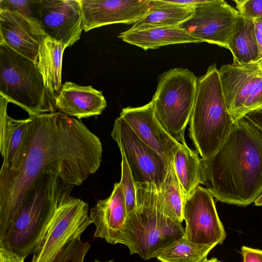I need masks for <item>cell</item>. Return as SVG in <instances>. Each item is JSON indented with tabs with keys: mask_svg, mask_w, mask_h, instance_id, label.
Returning <instances> with one entry per match:
<instances>
[{
	"mask_svg": "<svg viewBox=\"0 0 262 262\" xmlns=\"http://www.w3.org/2000/svg\"><path fill=\"white\" fill-rule=\"evenodd\" d=\"M26 156L14 170L0 171V239L34 186L45 175L58 176L74 187L100 167L99 138L81 121L59 112L29 116Z\"/></svg>",
	"mask_w": 262,
	"mask_h": 262,
	"instance_id": "6da1fadb",
	"label": "cell"
},
{
	"mask_svg": "<svg viewBox=\"0 0 262 262\" xmlns=\"http://www.w3.org/2000/svg\"><path fill=\"white\" fill-rule=\"evenodd\" d=\"M201 163L203 185L219 201L247 206L262 193V135L245 118Z\"/></svg>",
	"mask_w": 262,
	"mask_h": 262,
	"instance_id": "7a4b0ae2",
	"label": "cell"
},
{
	"mask_svg": "<svg viewBox=\"0 0 262 262\" xmlns=\"http://www.w3.org/2000/svg\"><path fill=\"white\" fill-rule=\"evenodd\" d=\"M136 209L126 216L119 243L131 255L145 260L157 257L184 236L182 223L164 215L159 208L158 190L153 183H136Z\"/></svg>",
	"mask_w": 262,
	"mask_h": 262,
	"instance_id": "3957f363",
	"label": "cell"
},
{
	"mask_svg": "<svg viewBox=\"0 0 262 262\" xmlns=\"http://www.w3.org/2000/svg\"><path fill=\"white\" fill-rule=\"evenodd\" d=\"M189 136L202 159L213 155L229 135L233 121L227 108L216 63L198 78Z\"/></svg>",
	"mask_w": 262,
	"mask_h": 262,
	"instance_id": "277c9868",
	"label": "cell"
},
{
	"mask_svg": "<svg viewBox=\"0 0 262 262\" xmlns=\"http://www.w3.org/2000/svg\"><path fill=\"white\" fill-rule=\"evenodd\" d=\"M74 187L57 175L43 177L32 189L0 246L26 258L31 253L43 229L63 194Z\"/></svg>",
	"mask_w": 262,
	"mask_h": 262,
	"instance_id": "5b68a950",
	"label": "cell"
},
{
	"mask_svg": "<svg viewBox=\"0 0 262 262\" xmlns=\"http://www.w3.org/2000/svg\"><path fill=\"white\" fill-rule=\"evenodd\" d=\"M0 96L29 116L57 112L37 64L5 45H0Z\"/></svg>",
	"mask_w": 262,
	"mask_h": 262,
	"instance_id": "8992f818",
	"label": "cell"
},
{
	"mask_svg": "<svg viewBox=\"0 0 262 262\" xmlns=\"http://www.w3.org/2000/svg\"><path fill=\"white\" fill-rule=\"evenodd\" d=\"M197 80L196 76L188 69H170L159 77L151 100L160 125L183 144H186L184 133L194 103Z\"/></svg>",
	"mask_w": 262,
	"mask_h": 262,
	"instance_id": "52a82bcc",
	"label": "cell"
},
{
	"mask_svg": "<svg viewBox=\"0 0 262 262\" xmlns=\"http://www.w3.org/2000/svg\"><path fill=\"white\" fill-rule=\"evenodd\" d=\"M65 192L46 224L33 252L31 262H52L62 248L80 238L93 222L88 204Z\"/></svg>",
	"mask_w": 262,
	"mask_h": 262,
	"instance_id": "ba28073f",
	"label": "cell"
},
{
	"mask_svg": "<svg viewBox=\"0 0 262 262\" xmlns=\"http://www.w3.org/2000/svg\"><path fill=\"white\" fill-rule=\"evenodd\" d=\"M219 70L227 111L233 122L262 109V73L256 63H232Z\"/></svg>",
	"mask_w": 262,
	"mask_h": 262,
	"instance_id": "9c48e42d",
	"label": "cell"
},
{
	"mask_svg": "<svg viewBox=\"0 0 262 262\" xmlns=\"http://www.w3.org/2000/svg\"><path fill=\"white\" fill-rule=\"evenodd\" d=\"M111 136L124 155L135 183H153L159 191L169 162L143 142L120 116L115 120Z\"/></svg>",
	"mask_w": 262,
	"mask_h": 262,
	"instance_id": "30bf717a",
	"label": "cell"
},
{
	"mask_svg": "<svg viewBox=\"0 0 262 262\" xmlns=\"http://www.w3.org/2000/svg\"><path fill=\"white\" fill-rule=\"evenodd\" d=\"M239 13L224 0H207L179 27L193 37L228 49Z\"/></svg>",
	"mask_w": 262,
	"mask_h": 262,
	"instance_id": "8fae6325",
	"label": "cell"
},
{
	"mask_svg": "<svg viewBox=\"0 0 262 262\" xmlns=\"http://www.w3.org/2000/svg\"><path fill=\"white\" fill-rule=\"evenodd\" d=\"M213 198L206 188L199 185L185 200L184 236L188 241L215 247L225 240L226 232Z\"/></svg>",
	"mask_w": 262,
	"mask_h": 262,
	"instance_id": "7c38bea8",
	"label": "cell"
},
{
	"mask_svg": "<svg viewBox=\"0 0 262 262\" xmlns=\"http://www.w3.org/2000/svg\"><path fill=\"white\" fill-rule=\"evenodd\" d=\"M36 20L47 36L70 47L83 30L80 0H39Z\"/></svg>",
	"mask_w": 262,
	"mask_h": 262,
	"instance_id": "4fadbf2b",
	"label": "cell"
},
{
	"mask_svg": "<svg viewBox=\"0 0 262 262\" xmlns=\"http://www.w3.org/2000/svg\"><path fill=\"white\" fill-rule=\"evenodd\" d=\"M85 32L114 24H135L149 11V0H80Z\"/></svg>",
	"mask_w": 262,
	"mask_h": 262,
	"instance_id": "5bb4252c",
	"label": "cell"
},
{
	"mask_svg": "<svg viewBox=\"0 0 262 262\" xmlns=\"http://www.w3.org/2000/svg\"><path fill=\"white\" fill-rule=\"evenodd\" d=\"M46 36L35 19L16 12L0 10V45L36 63L39 47Z\"/></svg>",
	"mask_w": 262,
	"mask_h": 262,
	"instance_id": "9a60e30c",
	"label": "cell"
},
{
	"mask_svg": "<svg viewBox=\"0 0 262 262\" xmlns=\"http://www.w3.org/2000/svg\"><path fill=\"white\" fill-rule=\"evenodd\" d=\"M120 116L146 145L169 162L181 144L170 136L157 119L151 101L140 107H127Z\"/></svg>",
	"mask_w": 262,
	"mask_h": 262,
	"instance_id": "2e32d148",
	"label": "cell"
},
{
	"mask_svg": "<svg viewBox=\"0 0 262 262\" xmlns=\"http://www.w3.org/2000/svg\"><path fill=\"white\" fill-rule=\"evenodd\" d=\"M0 151L3 159L1 169H17L26 156L29 141L28 118L17 120L7 111L9 103L0 96Z\"/></svg>",
	"mask_w": 262,
	"mask_h": 262,
	"instance_id": "e0dca14e",
	"label": "cell"
},
{
	"mask_svg": "<svg viewBox=\"0 0 262 262\" xmlns=\"http://www.w3.org/2000/svg\"><path fill=\"white\" fill-rule=\"evenodd\" d=\"M90 216L96 228L95 237L104 239L112 245L119 244L126 218L125 198L120 183L114 184L110 196L99 200L90 209Z\"/></svg>",
	"mask_w": 262,
	"mask_h": 262,
	"instance_id": "ac0fdd59",
	"label": "cell"
},
{
	"mask_svg": "<svg viewBox=\"0 0 262 262\" xmlns=\"http://www.w3.org/2000/svg\"><path fill=\"white\" fill-rule=\"evenodd\" d=\"M55 105L58 112L81 119L100 115L107 104L101 91L67 81L56 97Z\"/></svg>",
	"mask_w": 262,
	"mask_h": 262,
	"instance_id": "d6986e66",
	"label": "cell"
},
{
	"mask_svg": "<svg viewBox=\"0 0 262 262\" xmlns=\"http://www.w3.org/2000/svg\"><path fill=\"white\" fill-rule=\"evenodd\" d=\"M118 37L144 50L174 44L201 42L179 26L141 30H128L121 33Z\"/></svg>",
	"mask_w": 262,
	"mask_h": 262,
	"instance_id": "ffe728a7",
	"label": "cell"
},
{
	"mask_svg": "<svg viewBox=\"0 0 262 262\" xmlns=\"http://www.w3.org/2000/svg\"><path fill=\"white\" fill-rule=\"evenodd\" d=\"M150 8L129 30L179 26L193 13L195 7L177 5L167 0H149Z\"/></svg>",
	"mask_w": 262,
	"mask_h": 262,
	"instance_id": "44dd1931",
	"label": "cell"
},
{
	"mask_svg": "<svg viewBox=\"0 0 262 262\" xmlns=\"http://www.w3.org/2000/svg\"><path fill=\"white\" fill-rule=\"evenodd\" d=\"M66 48L61 43L46 36L39 49L36 64L46 88L55 99L62 86V60Z\"/></svg>",
	"mask_w": 262,
	"mask_h": 262,
	"instance_id": "7402d4cb",
	"label": "cell"
},
{
	"mask_svg": "<svg viewBox=\"0 0 262 262\" xmlns=\"http://www.w3.org/2000/svg\"><path fill=\"white\" fill-rule=\"evenodd\" d=\"M228 49L232 53L235 64H249L257 61L258 49L253 20L239 14Z\"/></svg>",
	"mask_w": 262,
	"mask_h": 262,
	"instance_id": "603a6c76",
	"label": "cell"
},
{
	"mask_svg": "<svg viewBox=\"0 0 262 262\" xmlns=\"http://www.w3.org/2000/svg\"><path fill=\"white\" fill-rule=\"evenodd\" d=\"M173 164L185 201L203 184L201 159L197 152L181 143L174 152Z\"/></svg>",
	"mask_w": 262,
	"mask_h": 262,
	"instance_id": "cb8c5ba5",
	"label": "cell"
},
{
	"mask_svg": "<svg viewBox=\"0 0 262 262\" xmlns=\"http://www.w3.org/2000/svg\"><path fill=\"white\" fill-rule=\"evenodd\" d=\"M158 193L161 211L166 216L182 223L184 199L174 170L173 159L169 163L167 175Z\"/></svg>",
	"mask_w": 262,
	"mask_h": 262,
	"instance_id": "d4e9b609",
	"label": "cell"
},
{
	"mask_svg": "<svg viewBox=\"0 0 262 262\" xmlns=\"http://www.w3.org/2000/svg\"><path fill=\"white\" fill-rule=\"evenodd\" d=\"M213 248L191 242L183 236L165 249L156 258L161 262H206Z\"/></svg>",
	"mask_w": 262,
	"mask_h": 262,
	"instance_id": "484cf974",
	"label": "cell"
},
{
	"mask_svg": "<svg viewBox=\"0 0 262 262\" xmlns=\"http://www.w3.org/2000/svg\"><path fill=\"white\" fill-rule=\"evenodd\" d=\"M121 155V177L120 183L122 186L126 204V216L137 207L136 188L132 173L124 155Z\"/></svg>",
	"mask_w": 262,
	"mask_h": 262,
	"instance_id": "4316f807",
	"label": "cell"
},
{
	"mask_svg": "<svg viewBox=\"0 0 262 262\" xmlns=\"http://www.w3.org/2000/svg\"><path fill=\"white\" fill-rule=\"evenodd\" d=\"M38 4V1L0 0V10L16 12L36 20Z\"/></svg>",
	"mask_w": 262,
	"mask_h": 262,
	"instance_id": "83f0119b",
	"label": "cell"
},
{
	"mask_svg": "<svg viewBox=\"0 0 262 262\" xmlns=\"http://www.w3.org/2000/svg\"><path fill=\"white\" fill-rule=\"evenodd\" d=\"M236 9L245 18L254 20L262 18V0L234 1Z\"/></svg>",
	"mask_w": 262,
	"mask_h": 262,
	"instance_id": "f1b7e54d",
	"label": "cell"
},
{
	"mask_svg": "<svg viewBox=\"0 0 262 262\" xmlns=\"http://www.w3.org/2000/svg\"><path fill=\"white\" fill-rule=\"evenodd\" d=\"M25 258L10 248L0 246V262H25Z\"/></svg>",
	"mask_w": 262,
	"mask_h": 262,
	"instance_id": "f546056e",
	"label": "cell"
},
{
	"mask_svg": "<svg viewBox=\"0 0 262 262\" xmlns=\"http://www.w3.org/2000/svg\"><path fill=\"white\" fill-rule=\"evenodd\" d=\"M241 250L243 262H262V250L243 246Z\"/></svg>",
	"mask_w": 262,
	"mask_h": 262,
	"instance_id": "4dcf8cb0",
	"label": "cell"
},
{
	"mask_svg": "<svg viewBox=\"0 0 262 262\" xmlns=\"http://www.w3.org/2000/svg\"><path fill=\"white\" fill-rule=\"evenodd\" d=\"M243 118L254 125L262 135V109L252 111Z\"/></svg>",
	"mask_w": 262,
	"mask_h": 262,
	"instance_id": "1f68e13d",
	"label": "cell"
},
{
	"mask_svg": "<svg viewBox=\"0 0 262 262\" xmlns=\"http://www.w3.org/2000/svg\"><path fill=\"white\" fill-rule=\"evenodd\" d=\"M169 3L180 6L195 7L205 3L207 0H167Z\"/></svg>",
	"mask_w": 262,
	"mask_h": 262,
	"instance_id": "d6a6232c",
	"label": "cell"
},
{
	"mask_svg": "<svg viewBox=\"0 0 262 262\" xmlns=\"http://www.w3.org/2000/svg\"><path fill=\"white\" fill-rule=\"evenodd\" d=\"M70 242L62 248L52 262H63L68 251Z\"/></svg>",
	"mask_w": 262,
	"mask_h": 262,
	"instance_id": "836d02e7",
	"label": "cell"
},
{
	"mask_svg": "<svg viewBox=\"0 0 262 262\" xmlns=\"http://www.w3.org/2000/svg\"><path fill=\"white\" fill-rule=\"evenodd\" d=\"M255 35L258 49V57L257 61H258L262 58V35L255 30Z\"/></svg>",
	"mask_w": 262,
	"mask_h": 262,
	"instance_id": "e575fe53",
	"label": "cell"
},
{
	"mask_svg": "<svg viewBox=\"0 0 262 262\" xmlns=\"http://www.w3.org/2000/svg\"><path fill=\"white\" fill-rule=\"evenodd\" d=\"M253 21L255 30L262 35V18L255 19Z\"/></svg>",
	"mask_w": 262,
	"mask_h": 262,
	"instance_id": "d590c367",
	"label": "cell"
},
{
	"mask_svg": "<svg viewBox=\"0 0 262 262\" xmlns=\"http://www.w3.org/2000/svg\"><path fill=\"white\" fill-rule=\"evenodd\" d=\"M255 205L262 206V193L254 202Z\"/></svg>",
	"mask_w": 262,
	"mask_h": 262,
	"instance_id": "8d00e7d4",
	"label": "cell"
},
{
	"mask_svg": "<svg viewBox=\"0 0 262 262\" xmlns=\"http://www.w3.org/2000/svg\"><path fill=\"white\" fill-rule=\"evenodd\" d=\"M259 71L262 73V58L256 62Z\"/></svg>",
	"mask_w": 262,
	"mask_h": 262,
	"instance_id": "74e56055",
	"label": "cell"
},
{
	"mask_svg": "<svg viewBox=\"0 0 262 262\" xmlns=\"http://www.w3.org/2000/svg\"><path fill=\"white\" fill-rule=\"evenodd\" d=\"M219 260L215 258H212L210 259H208L206 262H218Z\"/></svg>",
	"mask_w": 262,
	"mask_h": 262,
	"instance_id": "f35d334b",
	"label": "cell"
},
{
	"mask_svg": "<svg viewBox=\"0 0 262 262\" xmlns=\"http://www.w3.org/2000/svg\"><path fill=\"white\" fill-rule=\"evenodd\" d=\"M94 262H114V260L113 259H111L107 261H101L98 260H95Z\"/></svg>",
	"mask_w": 262,
	"mask_h": 262,
	"instance_id": "ab89813d",
	"label": "cell"
},
{
	"mask_svg": "<svg viewBox=\"0 0 262 262\" xmlns=\"http://www.w3.org/2000/svg\"><path fill=\"white\" fill-rule=\"evenodd\" d=\"M218 262H221V261H219H219H218Z\"/></svg>",
	"mask_w": 262,
	"mask_h": 262,
	"instance_id": "60d3db41",
	"label": "cell"
}]
</instances>
